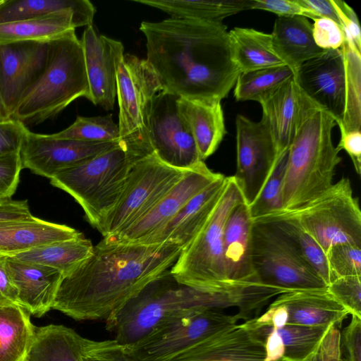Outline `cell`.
Returning <instances> with one entry per match:
<instances>
[{"mask_svg":"<svg viewBox=\"0 0 361 361\" xmlns=\"http://www.w3.org/2000/svg\"><path fill=\"white\" fill-rule=\"evenodd\" d=\"M182 247L109 238L63 275L52 309L77 321H106L153 281L169 272Z\"/></svg>","mask_w":361,"mask_h":361,"instance_id":"obj_1","label":"cell"},{"mask_svg":"<svg viewBox=\"0 0 361 361\" xmlns=\"http://www.w3.org/2000/svg\"><path fill=\"white\" fill-rule=\"evenodd\" d=\"M147 61L161 91L179 97L221 102L240 73L223 23L169 18L143 21Z\"/></svg>","mask_w":361,"mask_h":361,"instance_id":"obj_2","label":"cell"},{"mask_svg":"<svg viewBox=\"0 0 361 361\" xmlns=\"http://www.w3.org/2000/svg\"><path fill=\"white\" fill-rule=\"evenodd\" d=\"M336 125L334 117L303 92L296 130L287 152L280 210L298 207L334 184L341 162L332 140Z\"/></svg>","mask_w":361,"mask_h":361,"instance_id":"obj_3","label":"cell"},{"mask_svg":"<svg viewBox=\"0 0 361 361\" xmlns=\"http://www.w3.org/2000/svg\"><path fill=\"white\" fill-rule=\"evenodd\" d=\"M75 30L49 42L45 68L23 95L11 119L33 126L56 117L79 97L89 99L83 49Z\"/></svg>","mask_w":361,"mask_h":361,"instance_id":"obj_4","label":"cell"},{"mask_svg":"<svg viewBox=\"0 0 361 361\" xmlns=\"http://www.w3.org/2000/svg\"><path fill=\"white\" fill-rule=\"evenodd\" d=\"M207 309L216 310L210 294L178 283L169 272L107 319L106 328L118 343L128 346L171 322Z\"/></svg>","mask_w":361,"mask_h":361,"instance_id":"obj_5","label":"cell"},{"mask_svg":"<svg viewBox=\"0 0 361 361\" xmlns=\"http://www.w3.org/2000/svg\"><path fill=\"white\" fill-rule=\"evenodd\" d=\"M143 157L130 152L120 142L85 161L59 171L50 183L73 197L88 222L97 228L118 201L131 164Z\"/></svg>","mask_w":361,"mask_h":361,"instance_id":"obj_6","label":"cell"},{"mask_svg":"<svg viewBox=\"0 0 361 361\" xmlns=\"http://www.w3.org/2000/svg\"><path fill=\"white\" fill-rule=\"evenodd\" d=\"M267 217L295 221L325 253L337 244L361 245V211L347 178H341L322 194L298 207L279 210L262 218Z\"/></svg>","mask_w":361,"mask_h":361,"instance_id":"obj_7","label":"cell"},{"mask_svg":"<svg viewBox=\"0 0 361 361\" xmlns=\"http://www.w3.org/2000/svg\"><path fill=\"white\" fill-rule=\"evenodd\" d=\"M245 202L233 176L209 219L194 239L180 251L170 269L179 284L204 290L227 280L223 256V236L226 220L233 209Z\"/></svg>","mask_w":361,"mask_h":361,"instance_id":"obj_8","label":"cell"},{"mask_svg":"<svg viewBox=\"0 0 361 361\" xmlns=\"http://www.w3.org/2000/svg\"><path fill=\"white\" fill-rule=\"evenodd\" d=\"M188 170L171 167L151 153L130 166L119 198L96 228L103 238L116 235L144 216Z\"/></svg>","mask_w":361,"mask_h":361,"instance_id":"obj_9","label":"cell"},{"mask_svg":"<svg viewBox=\"0 0 361 361\" xmlns=\"http://www.w3.org/2000/svg\"><path fill=\"white\" fill-rule=\"evenodd\" d=\"M161 91L159 79L146 59L126 54L116 74L120 142L132 152L153 153L147 128L150 104Z\"/></svg>","mask_w":361,"mask_h":361,"instance_id":"obj_10","label":"cell"},{"mask_svg":"<svg viewBox=\"0 0 361 361\" xmlns=\"http://www.w3.org/2000/svg\"><path fill=\"white\" fill-rule=\"evenodd\" d=\"M252 261L259 279L289 290L326 288L294 243L272 222L254 221Z\"/></svg>","mask_w":361,"mask_h":361,"instance_id":"obj_11","label":"cell"},{"mask_svg":"<svg viewBox=\"0 0 361 361\" xmlns=\"http://www.w3.org/2000/svg\"><path fill=\"white\" fill-rule=\"evenodd\" d=\"M179 97L160 91L154 97L147 119L153 152L164 164L190 170L202 161L191 130L178 108Z\"/></svg>","mask_w":361,"mask_h":361,"instance_id":"obj_12","label":"cell"},{"mask_svg":"<svg viewBox=\"0 0 361 361\" xmlns=\"http://www.w3.org/2000/svg\"><path fill=\"white\" fill-rule=\"evenodd\" d=\"M236 126V170L233 176L245 202L257 197L275 164L277 152L266 121L255 122L238 115Z\"/></svg>","mask_w":361,"mask_h":361,"instance_id":"obj_13","label":"cell"},{"mask_svg":"<svg viewBox=\"0 0 361 361\" xmlns=\"http://www.w3.org/2000/svg\"><path fill=\"white\" fill-rule=\"evenodd\" d=\"M118 142H89L57 139L27 128L20 148L23 169L51 179L59 171L85 161Z\"/></svg>","mask_w":361,"mask_h":361,"instance_id":"obj_14","label":"cell"},{"mask_svg":"<svg viewBox=\"0 0 361 361\" xmlns=\"http://www.w3.org/2000/svg\"><path fill=\"white\" fill-rule=\"evenodd\" d=\"M49 42L0 45V91L4 113L11 119L20 99L43 73Z\"/></svg>","mask_w":361,"mask_h":361,"instance_id":"obj_15","label":"cell"},{"mask_svg":"<svg viewBox=\"0 0 361 361\" xmlns=\"http://www.w3.org/2000/svg\"><path fill=\"white\" fill-rule=\"evenodd\" d=\"M295 78L302 91L315 104L330 114L336 124L345 109V68L341 49L325 50L303 63Z\"/></svg>","mask_w":361,"mask_h":361,"instance_id":"obj_16","label":"cell"},{"mask_svg":"<svg viewBox=\"0 0 361 361\" xmlns=\"http://www.w3.org/2000/svg\"><path fill=\"white\" fill-rule=\"evenodd\" d=\"M89 84V100L106 110L112 109L116 97L118 66L123 45L97 33L93 24L86 27L80 39Z\"/></svg>","mask_w":361,"mask_h":361,"instance_id":"obj_17","label":"cell"},{"mask_svg":"<svg viewBox=\"0 0 361 361\" xmlns=\"http://www.w3.org/2000/svg\"><path fill=\"white\" fill-rule=\"evenodd\" d=\"M221 175L202 162L188 170L144 216L123 232L106 238L120 243L140 241L168 223L194 196Z\"/></svg>","mask_w":361,"mask_h":361,"instance_id":"obj_18","label":"cell"},{"mask_svg":"<svg viewBox=\"0 0 361 361\" xmlns=\"http://www.w3.org/2000/svg\"><path fill=\"white\" fill-rule=\"evenodd\" d=\"M267 336L251 319L237 323L202 338L176 361H263Z\"/></svg>","mask_w":361,"mask_h":361,"instance_id":"obj_19","label":"cell"},{"mask_svg":"<svg viewBox=\"0 0 361 361\" xmlns=\"http://www.w3.org/2000/svg\"><path fill=\"white\" fill-rule=\"evenodd\" d=\"M228 178L221 174L194 196L168 223L136 243H169L182 248L187 246L209 219Z\"/></svg>","mask_w":361,"mask_h":361,"instance_id":"obj_20","label":"cell"},{"mask_svg":"<svg viewBox=\"0 0 361 361\" xmlns=\"http://www.w3.org/2000/svg\"><path fill=\"white\" fill-rule=\"evenodd\" d=\"M6 267L18 290L23 308L35 317H42L52 309L62 273L11 256H6Z\"/></svg>","mask_w":361,"mask_h":361,"instance_id":"obj_21","label":"cell"},{"mask_svg":"<svg viewBox=\"0 0 361 361\" xmlns=\"http://www.w3.org/2000/svg\"><path fill=\"white\" fill-rule=\"evenodd\" d=\"M269 305L284 306L286 324L305 326L341 327L348 312L333 297L326 287L292 290L279 295Z\"/></svg>","mask_w":361,"mask_h":361,"instance_id":"obj_22","label":"cell"},{"mask_svg":"<svg viewBox=\"0 0 361 361\" xmlns=\"http://www.w3.org/2000/svg\"><path fill=\"white\" fill-rule=\"evenodd\" d=\"M254 220L243 202L229 214L224 231L223 256L227 280L259 279L252 261Z\"/></svg>","mask_w":361,"mask_h":361,"instance_id":"obj_23","label":"cell"},{"mask_svg":"<svg viewBox=\"0 0 361 361\" xmlns=\"http://www.w3.org/2000/svg\"><path fill=\"white\" fill-rule=\"evenodd\" d=\"M302 95L294 75L259 102L262 118L268 125L277 157L288 150L294 137Z\"/></svg>","mask_w":361,"mask_h":361,"instance_id":"obj_24","label":"cell"},{"mask_svg":"<svg viewBox=\"0 0 361 361\" xmlns=\"http://www.w3.org/2000/svg\"><path fill=\"white\" fill-rule=\"evenodd\" d=\"M82 233L66 225L32 216L0 221V255L13 256L44 245L77 238Z\"/></svg>","mask_w":361,"mask_h":361,"instance_id":"obj_25","label":"cell"},{"mask_svg":"<svg viewBox=\"0 0 361 361\" xmlns=\"http://www.w3.org/2000/svg\"><path fill=\"white\" fill-rule=\"evenodd\" d=\"M178 108L191 130L200 159L204 161L226 134L221 102L178 97Z\"/></svg>","mask_w":361,"mask_h":361,"instance_id":"obj_26","label":"cell"},{"mask_svg":"<svg viewBox=\"0 0 361 361\" xmlns=\"http://www.w3.org/2000/svg\"><path fill=\"white\" fill-rule=\"evenodd\" d=\"M271 35L274 51L295 73L325 51L315 44L312 25L302 16L278 17Z\"/></svg>","mask_w":361,"mask_h":361,"instance_id":"obj_27","label":"cell"},{"mask_svg":"<svg viewBox=\"0 0 361 361\" xmlns=\"http://www.w3.org/2000/svg\"><path fill=\"white\" fill-rule=\"evenodd\" d=\"M81 26V22L72 10L2 23L0 24V45L24 42L48 43Z\"/></svg>","mask_w":361,"mask_h":361,"instance_id":"obj_28","label":"cell"},{"mask_svg":"<svg viewBox=\"0 0 361 361\" xmlns=\"http://www.w3.org/2000/svg\"><path fill=\"white\" fill-rule=\"evenodd\" d=\"M228 37L232 60L240 73L286 65L273 49L271 33L234 27Z\"/></svg>","mask_w":361,"mask_h":361,"instance_id":"obj_29","label":"cell"},{"mask_svg":"<svg viewBox=\"0 0 361 361\" xmlns=\"http://www.w3.org/2000/svg\"><path fill=\"white\" fill-rule=\"evenodd\" d=\"M86 341V338L63 325L36 328L25 361H83Z\"/></svg>","mask_w":361,"mask_h":361,"instance_id":"obj_30","label":"cell"},{"mask_svg":"<svg viewBox=\"0 0 361 361\" xmlns=\"http://www.w3.org/2000/svg\"><path fill=\"white\" fill-rule=\"evenodd\" d=\"M158 8L173 18L194 19L214 23L240 11L252 9L253 0H133Z\"/></svg>","mask_w":361,"mask_h":361,"instance_id":"obj_31","label":"cell"},{"mask_svg":"<svg viewBox=\"0 0 361 361\" xmlns=\"http://www.w3.org/2000/svg\"><path fill=\"white\" fill-rule=\"evenodd\" d=\"M73 11L82 26L90 25L96 12L88 0H0V24Z\"/></svg>","mask_w":361,"mask_h":361,"instance_id":"obj_32","label":"cell"},{"mask_svg":"<svg viewBox=\"0 0 361 361\" xmlns=\"http://www.w3.org/2000/svg\"><path fill=\"white\" fill-rule=\"evenodd\" d=\"M35 330L24 308L0 306V361H25Z\"/></svg>","mask_w":361,"mask_h":361,"instance_id":"obj_33","label":"cell"},{"mask_svg":"<svg viewBox=\"0 0 361 361\" xmlns=\"http://www.w3.org/2000/svg\"><path fill=\"white\" fill-rule=\"evenodd\" d=\"M90 239L81 235L32 248L11 257L55 269L63 275L73 270L92 252Z\"/></svg>","mask_w":361,"mask_h":361,"instance_id":"obj_34","label":"cell"},{"mask_svg":"<svg viewBox=\"0 0 361 361\" xmlns=\"http://www.w3.org/2000/svg\"><path fill=\"white\" fill-rule=\"evenodd\" d=\"M345 68V109L339 129L345 131L360 130L361 126V51L353 41L345 38L340 48Z\"/></svg>","mask_w":361,"mask_h":361,"instance_id":"obj_35","label":"cell"},{"mask_svg":"<svg viewBox=\"0 0 361 361\" xmlns=\"http://www.w3.org/2000/svg\"><path fill=\"white\" fill-rule=\"evenodd\" d=\"M294 75L287 65L240 73L234 85V97L259 102Z\"/></svg>","mask_w":361,"mask_h":361,"instance_id":"obj_36","label":"cell"},{"mask_svg":"<svg viewBox=\"0 0 361 361\" xmlns=\"http://www.w3.org/2000/svg\"><path fill=\"white\" fill-rule=\"evenodd\" d=\"M254 221L275 224L294 243L304 259L324 281L326 286L333 281L325 252L298 224L288 219L278 217L262 218Z\"/></svg>","mask_w":361,"mask_h":361,"instance_id":"obj_37","label":"cell"},{"mask_svg":"<svg viewBox=\"0 0 361 361\" xmlns=\"http://www.w3.org/2000/svg\"><path fill=\"white\" fill-rule=\"evenodd\" d=\"M51 136L89 142H118L121 140L118 125L114 123L111 114L94 117L78 116L72 125Z\"/></svg>","mask_w":361,"mask_h":361,"instance_id":"obj_38","label":"cell"},{"mask_svg":"<svg viewBox=\"0 0 361 361\" xmlns=\"http://www.w3.org/2000/svg\"><path fill=\"white\" fill-rule=\"evenodd\" d=\"M286 324L276 329L284 344L281 361H301L318 345L328 328Z\"/></svg>","mask_w":361,"mask_h":361,"instance_id":"obj_39","label":"cell"},{"mask_svg":"<svg viewBox=\"0 0 361 361\" xmlns=\"http://www.w3.org/2000/svg\"><path fill=\"white\" fill-rule=\"evenodd\" d=\"M288 150L276 157L274 167L255 200L249 204L255 221L281 209V192L286 170Z\"/></svg>","mask_w":361,"mask_h":361,"instance_id":"obj_40","label":"cell"},{"mask_svg":"<svg viewBox=\"0 0 361 361\" xmlns=\"http://www.w3.org/2000/svg\"><path fill=\"white\" fill-rule=\"evenodd\" d=\"M325 255L333 281L339 277L361 275V245L337 244Z\"/></svg>","mask_w":361,"mask_h":361,"instance_id":"obj_41","label":"cell"},{"mask_svg":"<svg viewBox=\"0 0 361 361\" xmlns=\"http://www.w3.org/2000/svg\"><path fill=\"white\" fill-rule=\"evenodd\" d=\"M326 288L349 314L361 318V275L337 278Z\"/></svg>","mask_w":361,"mask_h":361,"instance_id":"obj_42","label":"cell"},{"mask_svg":"<svg viewBox=\"0 0 361 361\" xmlns=\"http://www.w3.org/2000/svg\"><path fill=\"white\" fill-rule=\"evenodd\" d=\"M83 361H139L123 346L114 340L94 341L87 338Z\"/></svg>","mask_w":361,"mask_h":361,"instance_id":"obj_43","label":"cell"},{"mask_svg":"<svg viewBox=\"0 0 361 361\" xmlns=\"http://www.w3.org/2000/svg\"><path fill=\"white\" fill-rule=\"evenodd\" d=\"M22 169L20 151L0 157V202L11 200Z\"/></svg>","mask_w":361,"mask_h":361,"instance_id":"obj_44","label":"cell"},{"mask_svg":"<svg viewBox=\"0 0 361 361\" xmlns=\"http://www.w3.org/2000/svg\"><path fill=\"white\" fill-rule=\"evenodd\" d=\"M312 37L317 47L324 50L338 49L345 40L342 27L334 20L324 18L314 20Z\"/></svg>","mask_w":361,"mask_h":361,"instance_id":"obj_45","label":"cell"},{"mask_svg":"<svg viewBox=\"0 0 361 361\" xmlns=\"http://www.w3.org/2000/svg\"><path fill=\"white\" fill-rule=\"evenodd\" d=\"M340 348L342 361H361V318L351 315L341 333Z\"/></svg>","mask_w":361,"mask_h":361,"instance_id":"obj_46","label":"cell"},{"mask_svg":"<svg viewBox=\"0 0 361 361\" xmlns=\"http://www.w3.org/2000/svg\"><path fill=\"white\" fill-rule=\"evenodd\" d=\"M252 9L274 13L278 17L302 16L314 20L315 16L298 0H253Z\"/></svg>","mask_w":361,"mask_h":361,"instance_id":"obj_47","label":"cell"},{"mask_svg":"<svg viewBox=\"0 0 361 361\" xmlns=\"http://www.w3.org/2000/svg\"><path fill=\"white\" fill-rule=\"evenodd\" d=\"M27 128L23 123L13 119L0 122V157L20 151Z\"/></svg>","mask_w":361,"mask_h":361,"instance_id":"obj_48","label":"cell"},{"mask_svg":"<svg viewBox=\"0 0 361 361\" xmlns=\"http://www.w3.org/2000/svg\"><path fill=\"white\" fill-rule=\"evenodd\" d=\"M331 2L341 21L344 36L352 39L357 49L361 51V31L355 12L343 1L331 0Z\"/></svg>","mask_w":361,"mask_h":361,"instance_id":"obj_49","label":"cell"},{"mask_svg":"<svg viewBox=\"0 0 361 361\" xmlns=\"http://www.w3.org/2000/svg\"><path fill=\"white\" fill-rule=\"evenodd\" d=\"M341 138L336 148L344 150L350 157L357 174L361 173V132L340 129Z\"/></svg>","mask_w":361,"mask_h":361,"instance_id":"obj_50","label":"cell"},{"mask_svg":"<svg viewBox=\"0 0 361 361\" xmlns=\"http://www.w3.org/2000/svg\"><path fill=\"white\" fill-rule=\"evenodd\" d=\"M6 305L20 304L18 290L6 267V256L0 255V306Z\"/></svg>","mask_w":361,"mask_h":361,"instance_id":"obj_51","label":"cell"},{"mask_svg":"<svg viewBox=\"0 0 361 361\" xmlns=\"http://www.w3.org/2000/svg\"><path fill=\"white\" fill-rule=\"evenodd\" d=\"M340 338L339 328L335 325L330 326L320 342L323 361H342Z\"/></svg>","mask_w":361,"mask_h":361,"instance_id":"obj_52","label":"cell"},{"mask_svg":"<svg viewBox=\"0 0 361 361\" xmlns=\"http://www.w3.org/2000/svg\"><path fill=\"white\" fill-rule=\"evenodd\" d=\"M32 216L26 200L0 202V221L25 219Z\"/></svg>","mask_w":361,"mask_h":361,"instance_id":"obj_53","label":"cell"},{"mask_svg":"<svg viewBox=\"0 0 361 361\" xmlns=\"http://www.w3.org/2000/svg\"><path fill=\"white\" fill-rule=\"evenodd\" d=\"M298 1L302 6L308 9L316 18H329L341 26L331 0H298Z\"/></svg>","mask_w":361,"mask_h":361,"instance_id":"obj_54","label":"cell"},{"mask_svg":"<svg viewBox=\"0 0 361 361\" xmlns=\"http://www.w3.org/2000/svg\"><path fill=\"white\" fill-rule=\"evenodd\" d=\"M284 344L276 329L271 328L264 341L263 361H279L284 354Z\"/></svg>","mask_w":361,"mask_h":361,"instance_id":"obj_55","label":"cell"},{"mask_svg":"<svg viewBox=\"0 0 361 361\" xmlns=\"http://www.w3.org/2000/svg\"><path fill=\"white\" fill-rule=\"evenodd\" d=\"M320 342L316 348L301 361H323V354Z\"/></svg>","mask_w":361,"mask_h":361,"instance_id":"obj_56","label":"cell"},{"mask_svg":"<svg viewBox=\"0 0 361 361\" xmlns=\"http://www.w3.org/2000/svg\"><path fill=\"white\" fill-rule=\"evenodd\" d=\"M6 120H8V119L6 118L5 114L4 113L2 104H1V91H0V122L6 121Z\"/></svg>","mask_w":361,"mask_h":361,"instance_id":"obj_57","label":"cell"}]
</instances>
